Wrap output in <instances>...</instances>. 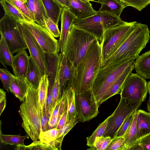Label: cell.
Wrapping results in <instances>:
<instances>
[{
	"mask_svg": "<svg viewBox=\"0 0 150 150\" xmlns=\"http://www.w3.org/2000/svg\"><path fill=\"white\" fill-rule=\"evenodd\" d=\"M6 93L3 89H0V115L4 110L6 104Z\"/></svg>",
	"mask_w": 150,
	"mask_h": 150,
	"instance_id": "681fc988",
	"label": "cell"
},
{
	"mask_svg": "<svg viewBox=\"0 0 150 150\" xmlns=\"http://www.w3.org/2000/svg\"><path fill=\"white\" fill-rule=\"evenodd\" d=\"M70 0H64L65 2V3L66 4V5L68 8L69 6V2H70Z\"/></svg>",
	"mask_w": 150,
	"mask_h": 150,
	"instance_id": "11a10c76",
	"label": "cell"
},
{
	"mask_svg": "<svg viewBox=\"0 0 150 150\" xmlns=\"http://www.w3.org/2000/svg\"><path fill=\"white\" fill-rule=\"evenodd\" d=\"M124 138L123 137H115L106 150H122Z\"/></svg>",
	"mask_w": 150,
	"mask_h": 150,
	"instance_id": "ee69618b",
	"label": "cell"
},
{
	"mask_svg": "<svg viewBox=\"0 0 150 150\" xmlns=\"http://www.w3.org/2000/svg\"><path fill=\"white\" fill-rule=\"evenodd\" d=\"M49 118L46 111V106H44L42 109L41 120V132H45L47 130Z\"/></svg>",
	"mask_w": 150,
	"mask_h": 150,
	"instance_id": "7dc6e473",
	"label": "cell"
},
{
	"mask_svg": "<svg viewBox=\"0 0 150 150\" xmlns=\"http://www.w3.org/2000/svg\"><path fill=\"white\" fill-rule=\"evenodd\" d=\"M18 112L22 120L21 126L25 132L33 142L40 141L42 131L41 120L42 111L39 99L38 88L29 87Z\"/></svg>",
	"mask_w": 150,
	"mask_h": 150,
	"instance_id": "3957f363",
	"label": "cell"
},
{
	"mask_svg": "<svg viewBox=\"0 0 150 150\" xmlns=\"http://www.w3.org/2000/svg\"><path fill=\"white\" fill-rule=\"evenodd\" d=\"M110 117V116H109L103 122L100 124L92 134L86 138L87 146L90 147L93 146L96 140L103 136L107 127L108 121Z\"/></svg>",
	"mask_w": 150,
	"mask_h": 150,
	"instance_id": "1f68e13d",
	"label": "cell"
},
{
	"mask_svg": "<svg viewBox=\"0 0 150 150\" xmlns=\"http://www.w3.org/2000/svg\"><path fill=\"white\" fill-rule=\"evenodd\" d=\"M43 75L32 57H29V62L25 79L30 86L35 89L38 88Z\"/></svg>",
	"mask_w": 150,
	"mask_h": 150,
	"instance_id": "7402d4cb",
	"label": "cell"
},
{
	"mask_svg": "<svg viewBox=\"0 0 150 150\" xmlns=\"http://www.w3.org/2000/svg\"><path fill=\"white\" fill-rule=\"evenodd\" d=\"M150 33L147 25L137 22L134 30L117 50L101 63L100 68L110 64L136 59L149 42Z\"/></svg>",
	"mask_w": 150,
	"mask_h": 150,
	"instance_id": "7a4b0ae2",
	"label": "cell"
},
{
	"mask_svg": "<svg viewBox=\"0 0 150 150\" xmlns=\"http://www.w3.org/2000/svg\"><path fill=\"white\" fill-rule=\"evenodd\" d=\"M77 117L80 122L88 121L99 113V105L96 101L93 90L75 94Z\"/></svg>",
	"mask_w": 150,
	"mask_h": 150,
	"instance_id": "8fae6325",
	"label": "cell"
},
{
	"mask_svg": "<svg viewBox=\"0 0 150 150\" xmlns=\"http://www.w3.org/2000/svg\"><path fill=\"white\" fill-rule=\"evenodd\" d=\"M18 22L30 32L45 52H59L58 41L45 28L35 22Z\"/></svg>",
	"mask_w": 150,
	"mask_h": 150,
	"instance_id": "7c38bea8",
	"label": "cell"
},
{
	"mask_svg": "<svg viewBox=\"0 0 150 150\" xmlns=\"http://www.w3.org/2000/svg\"><path fill=\"white\" fill-rule=\"evenodd\" d=\"M61 57V53L45 52L47 75L49 84L53 85L56 77L58 64Z\"/></svg>",
	"mask_w": 150,
	"mask_h": 150,
	"instance_id": "44dd1931",
	"label": "cell"
},
{
	"mask_svg": "<svg viewBox=\"0 0 150 150\" xmlns=\"http://www.w3.org/2000/svg\"><path fill=\"white\" fill-rule=\"evenodd\" d=\"M59 130L56 128H54L41 132L40 135V141L49 145L50 143L54 140L57 138Z\"/></svg>",
	"mask_w": 150,
	"mask_h": 150,
	"instance_id": "d590c367",
	"label": "cell"
},
{
	"mask_svg": "<svg viewBox=\"0 0 150 150\" xmlns=\"http://www.w3.org/2000/svg\"><path fill=\"white\" fill-rule=\"evenodd\" d=\"M68 100L67 97L64 111L59 120L56 127L57 129H60L66 124L68 115Z\"/></svg>",
	"mask_w": 150,
	"mask_h": 150,
	"instance_id": "bcb514c9",
	"label": "cell"
},
{
	"mask_svg": "<svg viewBox=\"0 0 150 150\" xmlns=\"http://www.w3.org/2000/svg\"><path fill=\"white\" fill-rule=\"evenodd\" d=\"M0 61L3 65L11 66L13 56L3 35L0 33Z\"/></svg>",
	"mask_w": 150,
	"mask_h": 150,
	"instance_id": "f1b7e54d",
	"label": "cell"
},
{
	"mask_svg": "<svg viewBox=\"0 0 150 150\" xmlns=\"http://www.w3.org/2000/svg\"><path fill=\"white\" fill-rule=\"evenodd\" d=\"M96 39L93 35L77 28L73 23L70 28L62 54L76 68L86 54L90 45Z\"/></svg>",
	"mask_w": 150,
	"mask_h": 150,
	"instance_id": "277c9868",
	"label": "cell"
},
{
	"mask_svg": "<svg viewBox=\"0 0 150 150\" xmlns=\"http://www.w3.org/2000/svg\"><path fill=\"white\" fill-rule=\"evenodd\" d=\"M79 121L76 117L72 119L63 127L59 129L58 136L54 141L57 150H61L62 144L64 136Z\"/></svg>",
	"mask_w": 150,
	"mask_h": 150,
	"instance_id": "4dcf8cb0",
	"label": "cell"
},
{
	"mask_svg": "<svg viewBox=\"0 0 150 150\" xmlns=\"http://www.w3.org/2000/svg\"><path fill=\"white\" fill-rule=\"evenodd\" d=\"M16 77L7 69L4 68L0 69V78L4 88L8 93L10 84Z\"/></svg>",
	"mask_w": 150,
	"mask_h": 150,
	"instance_id": "74e56055",
	"label": "cell"
},
{
	"mask_svg": "<svg viewBox=\"0 0 150 150\" xmlns=\"http://www.w3.org/2000/svg\"><path fill=\"white\" fill-rule=\"evenodd\" d=\"M20 33L29 51L30 55L38 66L43 75L46 74L45 52L30 32L18 21Z\"/></svg>",
	"mask_w": 150,
	"mask_h": 150,
	"instance_id": "4fadbf2b",
	"label": "cell"
},
{
	"mask_svg": "<svg viewBox=\"0 0 150 150\" xmlns=\"http://www.w3.org/2000/svg\"><path fill=\"white\" fill-rule=\"evenodd\" d=\"M137 111L131 125L123 136L124 141L122 150H129L138 141L137 139L136 122Z\"/></svg>",
	"mask_w": 150,
	"mask_h": 150,
	"instance_id": "4316f807",
	"label": "cell"
},
{
	"mask_svg": "<svg viewBox=\"0 0 150 150\" xmlns=\"http://www.w3.org/2000/svg\"><path fill=\"white\" fill-rule=\"evenodd\" d=\"M61 58L59 63L57 72L52 90L53 110L57 102L61 98L59 86V74L61 67Z\"/></svg>",
	"mask_w": 150,
	"mask_h": 150,
	"instance_id": "836d02e7",
	"label": "cell"
},
{
	"mask_svg": "<svg viewBox=\"0 0 150 150\" xmlns=\"http://www.w3.org/2000/svg\"><path fill=\"white\" fill-rule=\"evenodd\" d=\"M137 73L145 79H150V50L139 56L134 62Z\"/></svg>",
	"mask_w": 150,
	"mask_h": 150,
	"instance_id": "603a6c76",
	"label": "cell"
},
{
	"mask_svg": "<svg viewBox=\"0 0 150 150\" xmlns=\"http://www.w3.org/2000/svg\"><path fill=\"white\" fill-rule=\"evenodd\" d=\"M93 1L101 4L99 12L110 13L118 17H120L123 10L127 7L119 0H96Z\"/></svg>",
	"mask_w": 150,
	"mask_h": 150,
	"instance_id": "cb8c5ba5",
	"label": "cell"
},
{
	"mask_svg": "<svg viewBox=\"0 0 150 150\" xmlns=\"http://www.w3.org/2000/svg\"><path fill=\"white\" fill-rule=\"evenodd\" d=\"M49 81L47 75L43 76L41 78L38 88V94L40 107L42 111L44 106L46 105Z\"/></svg>",
	"mask_w": 150,
	"mask_h": 150,
	"instance_id": "e575fe53",
	"label": "cell"
},
{
	"mask_svg": "<svg viewBox=\"0 0 150 150\" xmlns=\"http://www.w3.org/2000/svg\"><path fill=\"white\" fill-rule=\"evenodd\" d=\"M138 141L144 150H150V133L139 139Z\"/></svg>",
	"mask_w": 150,
	"mask_h": 150,
	"instance_id": "c3c4849f",
	"label": "cell"
},
{
	"mask_svg": "<svg viewBox=\"0 0 150 150\" xmlns=\"http://www.w3.org/2000/svg\"><path fill=\"white\" fill-rule=\"evenodd\" d=\"M26 1L33 21L46 29L44 18H47L42 0H26Z\"/></svg>",
	"mask_w": 150,
	"mask_h": 150,
	"instance_id": "ac0fdd59",
	"label": "cell"
},
{
	"mask_svg": "<svg viewBox=\"0 0 150 150\" xmlns=\"http://www.w3.org/2000/svg\"><path fill=\"white\" fill-rule=\"evenodd\" d=\"M46 29L54 37L57 38L60 35V32L58 25L49 18H44Z\"/></svg>",
	"mask_w": 150,
	"mask_h": 150,
	"instance_id": "7bdbcfd3",
	"label": "cell"
},
{
	"mask_svg": "<svg viewBox=\"0 0 150 150\" xmlns=\"http://www.w3.org/2000/svg\"><path fill=\"white\" fill-rule=\"evenodd\" d=\"M97 12L96 14L89 17L83 19H76L74 24L77 28L93 35L100 42L106 30L125 21H123L120 17L110 13Z\"/></svg>",
	"mask_w": 150,
	"mask_h": 150,
	"instance_id": "5b68a950",
	"label": "cell"
},
{
	"mask_svg": "<svg viewBox=\"0 0 150 150\" xmlns=\"http://www.w3.org/2000/svg\"><path fill=\"white\" fill-rule=\"evenodd\" d=\"M134 60L131 59L122 63L111 64L100 68L93 87L94 95L98 103L126 68L134 62Z\"/></svg>",
	"mask_w": 150,
	"mask_h": 150,
	"instance_id": "8992f818",
	"label": "cell"
},
{
	"mask_svg": "<svg viewBox=\"0 0 150 150\" xmlns=\"http://www.w3.org/2000/svg\"><path fill=\"white\" fill-rule=\"evenodd\" d=\"M134 68V62L129 65L112 84L98 103L100 105L110 97L120 94L123 85L127 77Z\"/></svg>",
	"mask_w": 150,
	"mask_h": 150,
	"instance_id": "d6986e66",
	"label": "cell"
},
{
	"mask_svg": "<svg viewBox=\"0 0 150 150\" xmlns=\"http://www.w3.org/2000/svg\"><path fill=\"white\" fill-rule=\"evenodd\" d=\"M25 3H26V0H22Z\"/></svg>",
	"mask_w": 150,
	"mask_h": 150,
	"instance_id": "9f6ffc18",
	"label": "cell"
},
{
	"mask_svg": "<svg viewBox=\"0 0 150 150\" xmlns=\"http://www.w3.org/2000/svg\"><path fill=\"white\" fill-rule=\"evenodd\" d=\"M61 99L59 100L56 104L50 116L57 117H58L59 120V112L61 102Z\"/></svg>",
	"mask_w": 150,
	"mask_h": 150,
	"instance_id": "f907efd6",
	"label": "cell"
},
{
	"mask_svg": "<svg viewBox=\"0 0 150 150\" xmlns=\"http://www.w3.org/2000/svg\"><path fill=\"white\" fill-rule=\"evenodd\" d=\"M53 86V85L49 84L46 101V111L49 118L53 111L52 95Z\"/></svg>",
	"mask_w": 150,
	"mask_h": 150,
	"instance_id": "f6af8a7d",
	"label": "cell"
},
{
	"mask_svg": "<svg viewBox=\"0 0 150 150\" xmlns=\"http://www.w3.org/2000/svg\"><path fill=\"white\" fill-rule=\"evenodd\" d=\"M68 100V115L66 124L74 118L76 117L75 91L72 87H70L65 91Z\"/></svg>",
	"mask_w": 150,
	"mask_h": 150,
	"instance_id": "f546056e",
	"label": "cell"
},
{
	"mask_svg": "<svg viewBox=\"0 0 150 150\" xmlns=\"http://www.w3.org/2000/svg\"><path fill=\"white\" fill-rule=\"evenodd\" d=\"M76 19L68 7L63 8L61 15V29L59 40L61 53L63 52L69 33L72 24Z\"/></svg>",
	"mask_w": 150,
	"mask_h": 150,
	"instance_id": "9a60e30c",
	"label": "cell"
},
{
	"mask_svg": "<svg viewBox=\"0 0 150 150\" xmlns=\"http://www.w3.org/2000/svg\"><path fill=\"white\" fill-rule=\"evenodd\" d=\"M137 111L132 112L125 119L117 130L115 137H123L131 125Z\"/></svg>",
	"mask_w": 150,
	"mask_h": 150,
	"instance_id": "60d3db41",
	"label": "cell"
},
{
	"mask_svg": "<svg viewBox=\"0 0 150 150\" xmlns=\"http://www.w3.org/2000/svg\"><path fill=\"white\" fill-rule=\"evenodd\" d=\"M148 91L145 79L136 74L131 73L124 82L120 94L121 97L131 101L142 103Z\"/></svg>",
	"mask_w": 150,
	"mask_h": 150,
	"instance_id": "30bf717a",
	"label": "cell"
},
{
	"mask_svg": "<svg viewBox=\"0 0 150 150\" xmlns=\"http://www.w3.org/2000/svg\"><path fill=\"white\" fill-rule=\"evenodd\" d=\"M69 11L77 19H83L97 13L91 4L87 0H70L68 7Z\"/></svg>",
	"mask_w": 150,
	"mask_h": 150,
	"instance_id": "2e32d148",
	"label": "cell"
},
{
	"mask_svg": "<svg viewBox=\"0 0 150 150\" xmlns=\"http://www.w3.org/2000/svg\"><path fill=\"white\" fill-rule=\"evenodd\" d=\"M20 11L31 22L33 21L26 3L22 0H6Z\"/></svg>",
	"mask_w": 150,
	"mask_h": 150,
	"instance_id": "f35d334b",
	"label": "cell"
},
{
	"mask_svg": "<svg viewBox=\"0 0 150 150\" xmlns=\"http://www.w3.org/2000/svg\"><path fill=\"white\" fill-rule=\"evenodd\" d=\"M29 62V57L25 50L17 52L13 57L12 67L16 77L25 78Z\"/></svg>",
	"mask_w": 150,
	"mask_h": 150,
	"instance_id": "e0dca14e",
	"label": "cell"
},
{
	"mask_svg": "<svg viewBox=\"0 0 150 150\" xmlns=\"http://www.w3.org/2000/svg\"><path fill=\"white\" fill-rule=\"evenodd\" d=\"M30 86L25 78L16 77L10 84L9 90L20 101H23Z\"/></svg>",
	"mask_w": 150,
	"mask_h": 150,
	"instance_id": "d4e9b609",
	"label": "cell"
},
{
	"mask_svg": "<svg viewBox=\"0 0 150 150\" xmlns=\"http://www.w3.org/2000/svg\"><path fill=\"white\" fill-rule=\"evenodd\" d=\"M0 4L5 12V15L10 16L18 21H31L20 11L6 0H0Z\"/></svg>",
	"mask_w": 150,
	"mask_h": 150,
	"instance_id": "83f0119b",
	"label": "cell"
},
{
	"mask_svg": "<svg viewBox=\"0 0 150 150\" xmlns=\"http://www.w3.org/2000/svg\"><path fill=\"white\" fill-rule=\"evenodd\" d=\"M0 33L3 35L12 54L28 48L18 25V21L5 15L0 20Z\"/></svg>",
	"mask_w": 150,
	"mask_h": 150,
	"instance_id": "9c48e42d",
	"label": "cell"
},
{
	"mask_svg": "<svg viewBox=\"0 0 150 150\" xmlns=\"http://www.w3.org/2000/svg\"><path fill=\"white\" fill-rule=\"evenodd\" d=\"M136 126L137 140L150 133V112L138 110Z\"/></svg>",
	"mask_w": 150,
	"mask_h": 150,
	"instance_id": "ffe728a7",
	"label": "cell"
},
{
	"mask_svg": "<svg viewBox=\"0 0 150 150\" xmlns=\"http://www.w3.org/2000/svg\"><path fill=\"white\" fill-rule=\"evenodd\" d=\"M28 138V137L27 135H5L2 134L1 132L0 133L1 142L5 145H23L24 140Z\"/></svg>",
	"mask_w": 150,
	"mask_h": 150,
	"instance_id": "d6a6232c",
	"label": "cell"
},
{
	"mask_svg": "<svg viewBox=\"0 0 150 150\" xmlns=\"http://www.w3.org/2000/svg\"><path fill=\"white\" fill-rule=\"evenodd\" d=\"M147 110L149 112H150V97H149V99L147 103Z\"/></svg>",
	"mask_w": 150,
	"mask_h": 150,
	"instance_id": "f5cc1de1",
	"label": "cell"
},
{
	"mask_svg": "<svg viewBox=\"0 0 150 150\" xmlns=\"http://www.w3.org/2000/svg\"><path fill=\"white\" fill-rule=\"evenodd\" d=\"M142 103L129 101L121 97L117 108L110 115L103 136L110 137L112 139L115 138L117 130L125 119L132 112L137 110Z\"/></svg>",
	"mask_w": 150,
	"mask_h": 150,
	"instance_id": "ba28073f",
	"label": "cell"
},
{
	"mask_svg": "<svg viewBox=\"0 0 150 150\" xmlns=\"http://www.w3.org/2000/svg\"><path fill=\"white\" fill-rule=\"evenodd\" d=\"M47 18L58 24L63 8L54 0H42Z\"/></svg>",
	"mask_w": 150,
	"mask_h": 150,
	"instance_id": "484cf974",
	"label": "cell"
},
{
	"mask_svg": "<svg viewBox=\"0 0 150 150\" xmlns=\"http://www.w3.org/2000/svg\"><path fill=\"white\" fill-rule=\"evenodd\" d=\"M148 91L150 95V80L149 82L147 83Z\"/></svg>",
	"mask_w": 150,
	"mask_h": 150,
	"instance_id": "db71d44e",
	"label": "cell"
},
{
	"mask_svg": "<svg viewBox=\"0 0 150 150\" xmlns=\"http://www.w3.org/2000/svg\"><path fill=\"white\" fill-rule=\"evenodd\" d=\"M101 60V45L96 39L90 45L86 54L76 68L72 85L75 94L93 90Z\"/></svg>",
	"mask_w": 150,
	"mask_h": 150,
	"instance_id": "6da1fadb",
	"label": "cell"
},
{
	"mask_svg": "<svg viewBox=\"0 0 150 150\" xmlns=\"http://www.w3.org/2000/svg\"><path fill=\"white\" fill-rule=\"evenodd\" d=\"M112 139L110 137L102 136L96 140L93 146L91 147L88 149L106 150Z\"/></svg>",
	"mask_w": 150,
	"mask_h": 150,
	"instance_id": "b9f144b4",
	"label": "cell"
},
{
	"mask_svg": "<svg viewBox=\"0 0 150 150\" xmlns=\"http://www.w3.org/2000/svg\"><path fill=\"white\" fill-rule=\"evenodd\" d=\"M15 150H51L53 149L49 145L42 143L40 141H34L30 144L26 146L18 145L16 146Z\"/></svg>",
	"mask_w": 150,
	"mask_h": 150,
	"instance_id": "8d00e7d4",
	"label": "cell"
},
{
	"mask_svg": "<svg viewBox=\"0 0 150 150\" xmlns=\"http://www.w3.org/2000/svg\"><path fill=\"white\" fill-rule=\"evenodd\" d=\"M137 23L136 21L125 22L105 31L100 43L101 50V63L117 50L134 30Z\"/></svg>",
	"mask_w": 150,
	"mask_h": 150,
	"instance_id": "52a82bcc",
	"label": "cell"
},
{
	"mask_svg": "<svg viewBox=\"0 0 150 150\" xmlns=\"http://www.w3.org/2000/svg\"><path fill=\"white\" fill-rule=\"evenodd\" d=\"M76 68L63 54L61 53L59 74L60 94L62 97L63 92L70 87H72Z\"/></svg>",
	"mask_w": 150,
	"mask_h": 150,
	"instance_id": "5bb4252c",
	"label": "cell"
},
{
	"mask_svg": "<svg viewBox=\"0 0 150 150\" xmlns=\"http://www.w3.org/2000/svg\"><path fill=\"white\" fill-rule=\"evenodd\" d=\"M89 1H93L95 0H87Z\"/></svg>",
	"mask_w": 150,
	"mask_h": 150,
	"instance_id": "6f0895ef",
	"label": "cell"
},
{
	"mask_svg": "<svg viewBox=\"0 0 150 150\" xmlns=\"http://www.w3.org/2000/svg\"><path fill=\"white\" fill-rule=\"evenodd\" d=\"M63 8L64 7H68L67 6L64 0H54Z\"/></svg>",
	"mask_w": 150,
	"mask_h": 150,
	"instance_id": "816d5d0a",
	"label": "cell"
},
{
	"mask_svg": "<svg viewBox=\"0 0 150 150\" xmlns=\"http://www.w3.org/2000/svg\"><path fill=\"white\" fill-rule=\"evenodd\" d=\"M126 7L132 6L141 11L150 4V0H119Z\"/></svg>",
	"mask_w": 150,
	"mask_h": 150,
	"instance_id": "ab89813d",
	"label": "cell"
}]
</instances>
